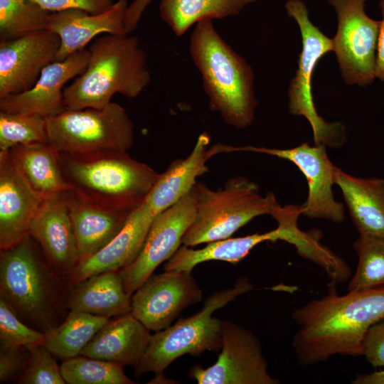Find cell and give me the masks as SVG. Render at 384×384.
Wrapping results in <instances>:
<instances>
[{
    "mask_svg": "<svg viewBox=\"0 0 384 384\" xmlns=\"http://www.w3.org/2000/svg\"><path fill=\"white\" fill-rule=\"evenodd\" d=\"M287 230L283 226L263 233H255L238 238H228L208 242L201 249H192L183 245L163 266L164 271L191 272L200 263L210 260L237 264L244 259L257 245L265 241H286Z\"/></svg>",
    "mask_w": 384,
    "mask_h": 384,
    "instance_id": "obj_26",
    "label": "cell"
},
{
    "mask_svg": "<svg viewBox=\"0 0 384 384\" xmlns=\"http://www.w3.org/2000/svg\"><path fill=\"white\" fill-rule=\"evenodd\" d=\"M255 0H160V16L176 36L206 19L238 15Z\"/></svg>",
    "mask_w": 384,
    "mask_h": 384,
    "instance_id": "obj_28",
    "label": "cell"
},
{
    "mask_svg": "<svg viewBox=\"0 0 384 384\" xmlns=\"http://www.w3.org/2000/svg\"><path fill=\"white\" fill-rule=\"evenodd\" d=\"M368 0H328L334 9L338 29L332 39L341 75L348 85L361 87L375 78L380 21L365 11Z\"/></svg>",
    "mask_w": 384,
    "mask_h": 384,
    "instance_id": "obj_10",
    "label": "cell"
},
{
    "mask_svg": "<svg viewBox=\"0 0 384 384\" xmlns=\"http://www.w3.org/2000/svg\"><path fill=\"white\" fill-rule=\"evenodd\" d=\"M28 235L38 244L53 267L68 277L79 258L65 193L43 201L31 222Z\"/></svg>",
    "mask_w": 384,
    "mask_h": 384,
    "instance_id": "obj_18",
    "label": "cell"
},
{
    "mask_svg": "<svg viewBox=\"0 0 384 384\" xmlns=\"http://www.w3.org/2000/svg\"><path fill=\"white\" fill-rule=\"evenodd\" d=\"M210 141L208 134H201L189 155L174 161L160 174L144 200L155 216L189 193L197 183V177L208 171L206 163L210 159L208 154Z\"/></svg>",
    "mask_w": 384,
    "mask_h": 384,
    "instance_id": "obj_24",
    "label": "cell"
},
{
    "mask_svg": "<svg viewBox=\"0 0 384 384\" xmlns=\"http://www.w3.org/2000/svg\"><path fill=\"white\" fill-rule=\"evenodd\" d=\"M87 49L85 70L64 89L67 110L103 108L115 94L135 98L149 84L146 54L136 36L103 34Z\"/></svg>",
    "mask_w": 384,
    "mask_h": 384,
    "instance_id": "obj_2",
    "label": "cell"
},
{
    "mask_svg": "<svg viewBox=\"0 0 384 384\" xmlns=\"http://www.w3.org/2000/svg\"><path fill=\"white\" fill-rule=\"evenodd\" d=\"M351 383L353 384H384V370L358 374Z\"/></svg>",
    "mask_w": 384,
    "mask_h": 384,
    "instance_id": "obj_41",
    "label": "cell"
},
{
    "mask_svg": "<svg viewBox=\"0 0 384 384\" xmlns=\"http://www.w3.org/2000/svg\"><path fill=\"white\" fill-rule=\"evenodd\" d=\"M379 6L380 8L383 18L380 21V26L375 67V78L384 82V0H380Z\"/></svg>",
    "mask_w": 384,
    "mask_h": 384,
    "instance_id": "obj_40",
    "label": "cell"
},
{
    "mask_svg": "<svg viewBox=\"0 0 384 384\" xmlns=\"http://www.w3.org/2000/svg\"><path fill=\"white\" fill-rule=\"evenodd\" d=\"M59 275L29 235L0 250V297L43 333L59 325L63 305L68 307Z\"/></svg>",
    "mask_w": 384,
    "mask_h": 384,
    "instance_id": "obj_4",
    "label": "cell"
},
{
    "mask_svg": "<svg viewBox=\"0 0 384 384\" xmlns=\"http://www.w3.org/2000/svg\"><path fill=\"white\" fill-rule=\"evenodd\" d=\"M65 198L76 239L79 262L110 243L123 228L132 211L93 203L73 189L65 193Z\"/></svg>",
    "mask_w": 384,
    "mask_h": 384,
    "instance_id": "obj_21",
    "label": "cell"
},
{
    "mask_svg": "<svg viewBox=\"0 0 384 384\" xmlns=\"http://www.w3.org/2000/svg\"><path fill=\"white\" fill-rule=\"evenodd\" d=\"M46 122L48 142L61 152L127 151L134 142L133 122L116 102L100 109L66 110L46 117Z\"/></svg>",
    "mask_w": 384,
    "mask_h": 384,
    "instance_id": "obj_8",
    "label": "cell"
},
{
    "mask_svg": "<svg viewBox=\"0 0 384 384\" xmlns=\"http://www.w3.org/2000/svg\"><path fill=\"white\" fill-rule=\"evenodd\" d=\"M151 337L149 330L128 313L110 319L80 355L134 367L146 350Z\"/></svg>",
    "mask_w": 384,
    "mask_h": 384,
    "instance_id": "obj_22",
    "label": "cell"
},
{
    "mask_svg": "<svg viewBox=\"0 0 384 384\" xmlns=\"http://www.w3.org/2000/svg\"><path fill=\"white\" fill-rule=\"evenodd\" d=\"M110 319L70 311L63 322L44 333V345L57 358L65 361L76 357Z\"/></svg>",
    "mask_w": 384,
    "mask_h": 384,
    "instance_id": "obj_29",
    "label": "cell"
},
{
    "mask_svg": "<svg viewBox=\"0 0 384 384\" xmlns=\"http://www.w3.org/2000/svg\"><path fill=\"white\" fill-rule=\"evenodd\" d=\"M127 0H117L107 11L91 14L79 9L51 12L47 29L57 34L60 46L56 60L86 48L103 34H125Z\"/></svg>",
    "mask_w": 384,
    "mask_h": 384,
    "instance_id": "obj_19",
    "label": "cell"
},
{
    "mask_svg": "<svg viewBox=\"0 0 384 384\" xmlns=\"http://www.w3.org/2000/svg\"><path fill=\"white\" fill-rule=\"evenodd\" d=\"M89 58L87 48L79 50L64 60H55L41 72L28 90L0 99V111L20 112L49 117L65 110V85L85 70Z\"/></svg>",
    "mask_w": 384,
    "mask_h": 384,
    "instance_id": "obj_16",
    "label": "cell"
},
{
    "mask_svg": "<svg viewBox=\"0 0 384 384\" xmlns=\"http://www.w3.org/2000/svg\"><path fill=\"white\" fill-rule=\"evenodd\" d=\"M45 334L31 328L16 314L7 302L0 297V344L1 348L27 349L44 344Z\"/></svg>",
    "mask_w": 384,
    "mask_h": 384,
    "instance_id": "obj_34",
    "label": "cell"
},
{
    "mask_svg": "<svg viewBox=\"0 0 384 384\" xmlns=\"http://www.w3.org/2000/svg\"><path fill=\"white\" fill-rule=\"evenodd\" d=\"M43 143H48L46 117L0 111V151H7L19 144Z\"/></svg>",
    "mask_w": 384,
    "mask_h": 384,
    "instance_id": "obj_33",
    "label": "cell"
},
{
    "mask_svg": "<svg viewBox=\"0 0 384 384\" xmlns=\"http://www.w3.org/2000/svg\"><path fill=\"white\" fill-rule=\"evenodd\" d=\"M297 326L292 346L298 362L314 365L340 354L362 355L369 329L384 319V286L350 291L334 289L292 312Z\"/></svg>",
    "mask_w": 384,
    "mask_h": 384,
    "instance_id": "obj_1",
    "label": "cell"
},
{
    "mask_svg": "<svg viewBox=\"0 0 384 384\" xmlns=\"http://www.w3.org/2000/svg\"><path fill=\"white\" fill-rule=\"evenodd\" d=\"M191 272L152 274L132 295L131 314L149 331L169 326L183 310L202 299Z\"/></svg>",
    "mask_w": 384,
    "mask_h": 384,
    "instance_id": "obj_14",
    "label": "cell"
},
{
    "mask_svg": "<svg viewBox=\"0 0 384 384\" xmlns=\"http://www.w3.org/2000/svg\"><path fill=\"white\" fill-rule=\"evenodd\" d=\"M195 211V194L192 188L174 205L156 215L139 256L119 271L129 297L181 246Z\"/></svg>",
    "mask_w": 384,
    "mask_h": 384,
    "instance_id": "obj_13",
    "label": "cell"
},
{
    "mask_svg": "<svg viewBox=\"0 0 384 384\" xmlns=\"http://www.w3.org/2000/svg\"><path fill=\"white\" fill-rule=\"evenodd\" d=\"M68 309L110 319L131 313V297L119 271H107L71 287Z\"/></svg>",
    "mask_w": 384,
    "mask_h": 384,
    "instance_id": "obj_25",
    "label": "cell"
},
{
    "mask_svg": "<svg viewBox=\"0 0 384 384\" xmlns=\"http://www.w3.org/2000/svg\"><path fill=\"white\" fill-rule=\"evenodd\" d=\"M285 9L289 16L297 23L302 39L298 69L289 86V111L308 120L313 131L314 144L341 147L346 139L345 128L340 122H327L318 114L311 87L314 68L324 55L334 50L333 41L311 22L308 9L302 1L289 0Z\"/></svg>",
    "mask_w": 384,
    "mask_h": 384,
    "instance_id": "obj_9",
    "label": "cell"
},
{
    "mask_svg": "<svg viewBox=\"0 0 384 384\" xmlns=\"http://www.w3.org/2000/svg\"><path fill=\"white\" fill-rule=\"evenodd\" d=\"M223 345L216 362L191 368L189 376L198 384H278L268 373L260 340L249 329L222 321Z\"/></svg>",
    "mask_w": 384,
    "mask_h": 384,
    "instance_id": "obj_12",
    "label": "cell"
},
{
    "mask_svg": "<svg viewBox=\"0 0 384 384\" xmlns=\"http://www.w3.org/2000/svg\"><path fill=\"white\" fill-rule=\"evenodd\" d=\"M43 201L21 174L10 150L0 151V250L28 235L31 222Z\"/></svg>",
    "mask_w": 384,
    "mask_h": 384,
    "instance_id": "obj_17",
    "label": "cell"
},
{
    "mask_svg": "<svg viewBox=\"0 0 384 384\" xmlns=\"http://www.w3.org/2000/svg\"><path fill=\"white\" fill-rule=\"evenodd\" d=\"M156 216L144 201L132 211L115 238L102 250L78 263L68 277L70 287L90 277L107 271H120L139 256Z\"/></svg>",
    "mask_w": 384,
    "mask_h": 384,
    "instance_id": "obj_20",
    "label": "cell"
},
{
    "mask_svg": "<svg viewBox=\"0 0 384 384\" xmlns=\"http://www.w3.org/2000/svg\"><path fill=\"white\" fill-rule=\"evenodd\" d=\"M189 51L201 73L209 108L231 127H249L257 104L251 66L223 40L210 19L195 25Z\"/></svg>",
    "mask_w": 384,
    "mask_h": 384,
    "instance_id": "obj_3",
    "label": "cell"
},
{
    "mask_svg": "<svg viewBox=\"0 0 384 384\" xmlns=\"http://www.w3.org/2000/svg\"><path fill=\"white\" fill-rule=\"evenodd\" d=\"M9 150L26 182L44 201L72 189L63 176L60 151L50 143L19 144Z\"/></svg>",
    "mask_w": 384,
    "mask_h": 384,
    "instance_id": "obj_27",
    "label": "cell"
},
{
    "mask_svg": "<svg viewBox=\"0 0 384 384\" xmlns=\"http://www.w3.org/2000/svg\"><path fill=\"white\" fill-rule=\"evenodd\" d=\"M218 154L249 151L265 154L293 163L303 174L308 185L306 201L301 206L302 215L309 218H321L335 223L345 219L343 205L335 200L332 186L337 166L330 161L326 145L311 146L304 142L290 149H272L253 146H233L218 144Z\"/></svg>",
    "mask_w": 384,
    "mask_h": 384,
    "instance_id": "obj_11",
    "label": "cell"
},
{
    "mask_svg": "<svg viewBox=\"0 0 384 384\" xmlns=\"http://www.w3.org/2000/svg\"><path fill=\"white\" fill-rule=\"evenodd\" d=\"M50 12L79 9L91 14H100L110 9L113 0H32Z\"/></svg>",
    "mask_w": 384,
    "mask_h": 384,
    "instance_id": "obj_38",
    "label": "cell"
},
{
    "mask_svg": "<svg viewBox=\"0 0 384 384\" xmlns=\"http://www.w3.org/2000/svg\"><path fill=\"white\" fill-rule=\"evenodd\" d=\"M353 247L358 265L348 292L384 286V240L359 235Z\"/></svg>",
    "mask_w": 384,
    "mask_h": 384,
    "instance_id": "obj_32",
    "label": "cell"
},
{
    "mask_svg": "<svg viewBox=\"0 0 384 384\" xmlns=\"http://www.w3.org/2000/svg\"><path fill=\"white\" fill-rule=\"evenodd\" d=\"M362 355L373 367L384 366V319L368 331L363 343Z\"/></svg>",
    "mask_w": 384,
    "mask_h": 384,
    "instance_id": "obj_37",
    "label": "cell"
},
{
    "mask_svg": "<svg viewBox=\"0 0 384 384\" xmlns=\"http://www.w3.org/2000/svg\"><path fill=\"white\" fill-rule=\"evenodd\" d=\"M50 14L32 0H0V41L47 29Z\"/></svg>",
    "mask_w": 384,
    "mask_h": 384,
    "instance_id": "obj_30",
    "label": "cell"
},
{
    "mask_svg": "<svg viewBox=\"0 0 384 384\" xmlns=\"http://www.w3.org/2000/svg\"><path fill=\"white\" fill-rule=\"evenodd\" d=\"M153 0H134L128 5L125 17V31L127 33L132 32L138 23L147 6Z\"/></svg>",
    "mask_w": 384,
    "mask_h": 384,
    "instance_id": "obj_39",
    "label": "cell"
},
{
    "mask_svg": "<svg viewBox=\"0 0 384 384\" xmlns=\"http://www.w3.org/2000/svg\"><path fill=\"white\" fill-rule=\"evenodd\" d=\"M29 356L24 370L18 377L22 384L65 383L56 357L44 344L28 348Z\"/></svg>",
    "mask_w": 384,
    "mask_h": 384,
    "instance_id": "obj_35",
    "label": "cell"
},
{
    "mask_svg": "<svg viewBox=\"0 0 384 384\" xmlns=\"http://www.w3.org/2000/svg\"><path fill=\"white\" fill-rule=\"evenodd\" d=\"M334 182L359 235L384 240V179L356 177L336 167Z\"/></svg>",
    "mask_w": 384,
    "mask_h": 384,
    "instance_id": "obj_23",
    "label": "cell"
},
{
    "mask_svg": "<svg viewBox=\"0 0 384 384\" xmlns=\"http://www.w3.org/2000/svg\"><path fill=\"white\" fill-rule=\"evenodd\" d=\"M252 289L246 278H240L233 287L210 294L200 311L156 331L134 367V375L152 372L156 380H162L164 371L178 358L186 354L198 356L206 351H219L223 345L222 320L213 316V312Z\"/></svg>",
    "mask_w": 384,
    "mask_h": 384,
    "instance_id": "obj_7",
    "label": "cell"
},
{
    "mask_svg": "<svg viewBox=\"0 0 384 384\" xmlns=\"http://www.w3.org/2000/svg\"><path fill=\"white\" fill-rule=\"evenodd\" d=\"M193 189L195 215L182 239L188 247L230 238L254 218L270 215L279 204L272 192L262 196L259 186L242 176L229 178L217 190L201 182Z\"/></svg>",
    "mask_w": 384,
    "mask_h": 384,
    "instance_id": "obj_6",
    "label": "cell"
},
{
    "mask_svg": "<svg viewBox=\"0 0 384 384\" xmlns=\"http://www.w3.org/2000/svg\"><path fill=\"white\" fill-rule=\"evenodd\" d=\"M59 161L65 181L77 193L117 209L133 210L139 206L161 174L124 151H60Z\"/></svg>",
    "mask_w": 384,
    "mask_h": 384,
    "instance_id": "obj_5",
    "label": "cell"
},
{
    "mask_svg": "<svg viewBox=\"0 0 384 384\" xmlns=\"http://www.w3.org/2000/svg\"><path fill=\"white\" fill-rule=\"evenodd\" d=\"M62 376L68 384H134L124 372V366L85 356L63 361Z\"/></svg>",
    "mask_w": 384,
    "mask_h": 384,
    "instance_id": "obj_31",
    "label": "cell"
},
{
    "mask_svg": "<svg viewBox=\"0 0 384 384\" xmlns=\"http://www.w3.org/2000/svg\"><path fill=\"white\" fill-rule=\"evenodd\" d=\"M29 352L26 348H0V383H4L18 376L25 368Z\"/></svg>",
    "mask_w": 384,
    "mask_h": 384,
    "instance_id": "obj_36",
    "label": "cell"
},
{
    "mask_svg": "<svg viewBox=\"0 0 384 384\" xmlns=\"http://www.w3.org/2000/svg\"><path fill=\"white\" fill-rule=\"evenodd\" d=\"M60 46L58 36L48 29L0 41V99L31 88L56 60Z\"/></svg>",
    "mask_w": 384,
    "mask_h": 384,
    "instance_id": "obj_15",
    "label": "cell"
}]
</instances>
